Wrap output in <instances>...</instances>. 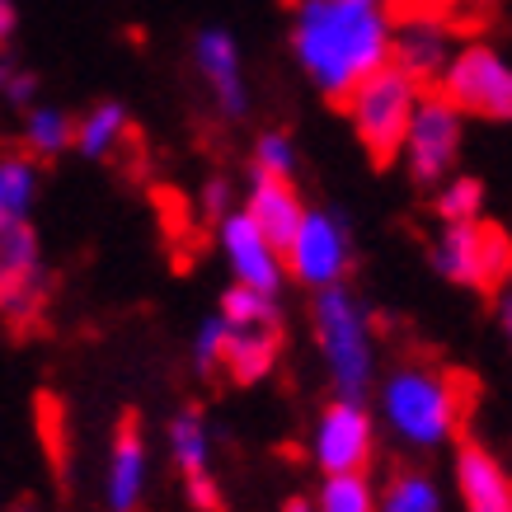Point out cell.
Wrapping results in <instances>:
<instances>
[{
  "label": "cell",
  "instance_id": "obj_1",
  "mask_svg": "<svg viewBox=\"0 0 512 512\" xmlns=\"http://www.w3.org/2000/svg\"><path fill=\"white\" fill-rule=\"evenodd\" d=\"M395 29V0H292L287 47L306 85L343 104L362 80L395 62Z\"/></svg>",
  "mask_w": 512,
  "mask_h": 512
},
{
  "label": "cell",
  "instance_id": "obj_2",
  "mask_svg": "<svg viewBox=\"0 0 512 512\" xmlns=\"http://www.w3.org/2000/svg\"><path fill=\"white\" fill-rule=\"evenodd\" d=\"M470 390L461 386V376L442 372V367H395L381 381V419L404 447L414 451H437L461 433Z\"/></svg>",
  "mask_w": 512,
  "mask_h": 512
},
{
  "label": "cell",
  "instance_id": "obj_3",
  "mask_svg": "<svg viewBox=\"0 0 512 512\" xmlns=\"http://www.w3.org/2000/svg\"><path fill=\"white\" fill-rule=\"evenodd\" d=\"M311 329H315V348L325 357L334 400H362L376 376L372 311L348 292V282L343 287H325L311 301Z\"/></svg>",
  "mask_w": 512,
  "mask_h": 512
},
{
  "label": "cell",
  "instance_id": "obj_4",
  "mask_svg": "<svg viewBox=\"0 0 512 512\" xmlns=\"http://www.w3.org/2000/svg\"><path fill=\"white\" fill-rule=\"evenodd\" d=\"M423 94L428 90H423L419 80L390 62L343 99V113H348V123H353V137L362 141V151H367L376 165H390V160L404 151V137H409V123H414V109H419Z\"/></svg>",
  "mask_w": 512,
  "mask_h": 512
},
{
  "label": "cell",
  "instance_id": "obj_5",
  "mask_svg": "<svg viewBox=\"0 0 512 512\" xmlns=\"http://www.w3.org/2000/svg\"><path fill=\"white\" fill-rule=\"evenodd\" d=\"M437 278L470 292H503L512 278V240L498 226L466 221V226H442L433 240Z\"/></svg>",
  "mask_w": 512,
  "mask_h": 512
},
{
  "label": "cell",
  "instance_id": "obj_6",
  "mask_svg": "<svg viewBox=\"0 0 512 512\" xmlns=\"http://www.w3.org/2000/svg\"><path fill=\"white\" fill-rule=\"evenodd\" d=\"M353 259V226L339 207H306L296 240L287 245V278L311 287V292L343 287V278L353 273Z\"/></svg>",
  "mask_w": 512,
  "mask_h": 512
},
{
  "label": "cell",
  "instance_id": "obj_7",
  "mask_svg": "<svg viewBox=\"0 0 512 512\" xmlns=\"http://www.w3.org/2000/svg\"><path fill=\"white\" fill-rule=\"evenodd\" d=\"M437 90L447 94L466 118L484 123H512V62L489 43L456 47L447 76Z\"/></svg>",
  "mask_w": 512,
  "mask_h": 512
},
{
  "label": "cell",
  "instance_id": "obj_8",
  "mask_svg": "<svg viewBox=\"0 0 512 512\" xmlns=\"http://www.w3.org/2000/svg\"><path fill=\"white\" fill-rule=\"evenodd\" d=\"M461 141H466V113L451 104L442 90H428L414 109L409 137H404V170L419 188L447 184L461 156Z\"/></svg>",
  "mask_w": 512,
  "mask_h": 512
},
{
  "label": "cell",
  "instance_id": "obj_9",
  "mask_svg": "<svg viewBox=\"0 0 512 512\" xmlns=\"http://www.w3.org/2000/svg\"><path fill=\"white\" fill-rule=\"evenodd\" d=\"M376 456V419L362 400H329L311 428V461L320 475H367Z\"/></svg>",
  "mask_w": 512,
  "mask_h": 512
},
{
  "label": "cell",
  "instance_id": "obj_10",
  "mask_svg": "<svg viewBox=\"0 0 512 512\" xmlns=\"http://www.w3.org/2000/svg\"><path fill=\"white\" fill-rule=\"evenodd\" d=\"M217 240H221V259L231 264V278L240 282V287L264 292V296L282 292V282H287V254L249 221L245 207H235L231 217L221 221Z\"/></svg>",
  "mask_w": 512,
  "mask_h": 512
},
{
  "label": "cell",
  "instance_id": "obj_11",
  "mask_svg": "<svg viewBox=\"0 0 512 512\" xmlns=\"http://www.w3.org/2000/svg\"><path fill=\"white\" fill-rule=\"evenodd\" d=\"M165 442H170V461L174 470L184 475V494L198 512H221V494L217 480H212V423L198 404H188L170 419L165 428Z\"/></svg>",
  "mask_w": 512,
  "mask_h": 512
},
{
  "label": "cell",
  "instance_id": "obj_12",
  "mask_svg": "<svg viewBox=\"0 0 512 512\" xmlns=\"http://www.w3.org/2000/svg\"><path fill=\"white\" fill-rule=\"evenodd\" d=\"M193 71H198L202 90L212 99V109L226 123H240L249 113V85H245V66H240V47L226 29H202L193 38Z\"/></svg>",
  "mask_w": 512,
  "mask_h": 512
},
{
  "label": "cell",
  "instance_id": "obj_13",
  "mask_svg": "<svg viewBox=\"0 0 512 512\" xmlns=\"http://www.w3.org/2000/svg\"><path fill=\"white\" fill-rule=\"evenodd\" d=\"M146 480H151V447L141 433L137 414H123L113 428L109 470H104V508L109 512H141L146 503Z\"/></svg>",
  "mask_w": 512,
  "mask_h": 512
},
{
  "label": "cell",
  "instance_id": "obj_14",
  "mask_svg": "<svg viewBox=\"0 0 512 512\" xmlns=\"http://www.w3.org/2000/svg\"><path fill=\"white\" fill-rule=\"evenodd\" d=\"M451 57H456V47H451L447 19H437V15H404L400 19V29H395V66L409 71L423 90H437V85H442Z\"/></svg>",
  "mask_w": 512,
  "mask_h": 512
},
{
  "label": "cell",
  "instance_id": "obj_15",
  "mask_svg": "<svg viewBox=\"0 0 512 512\" xmlns=\"http://www.w3.org/2000/svg\"><path fill=\"white\" fill-rule=\"evenodd\" d=\"M456 489L466 512H512V470L484 442L456 447Z\"/></svg>",
  "mask_w": 512,
  "mask_h": 512
},
{
  "label": "cell",
  "instance_id": "obj_16",
  "mask_svg": "<svg viewBox=\"0 0 512 512\" xmlns=\"http://www.w3.org/2000/svg\"><path fill=\"white\" fill-rule=\"evenodd\" d=\"M278 357H282V325H231L221 372L231 376L235 386H259L278 367Z\"/></svg>",
  "mask_w": 512,
  "mask_h": 512
},
{
  "label": "cell",
  "instance_id": "obj_17",
  "mask_svg": "<svg viewBox=\"0 0 512 512\" xmlns=\"http://www.w3.org/2000/svg\"><path fill=\"white\" fill-rule=\"evenodd\" d=\"M245 212H249V221L287 254V245L296 240V226L306 217V202H301V193H296L292 184H282V179H259V174H254Z\"/></svg>",
  "mask_w": 512,
  "mask_h": 512
},
{
  "label": "cell",
  "instance_id": "obj_18",
  "mask_svg": "<svg viewBox=\"0 0 512 512\" xmlns=\"http://www.w3.org/2000/svg\"><path fill=\"white\" fill-rule=\"evenodd\" d=\"M132 137H137V127H132V113H127L118 99H104V104H94V109L76 123V151H80L85 160H109L113 151H123Z\"/></svg>",
  "mask_w": 512,
  "mask_h": 512
},
{
  "label": "cell",
  "instance_id": "obj_19",
  "mask_svg": "<svg viewBox=\"0 0 512 512\" xmlns=\"http://www.w3.org/2000/svg\"><path fill=\"white\" fill-rule=\"evenodd\" d=\"M38 160L29 151H10L0 156V231L5 226H24L38 202Z\"/></svg>",
  "mask_w": 512,
  "mask_h": 512
},
{
  "label": "cell",
  "instance_id": "obj_20",
  "mask_svg": "<svg viewBox=\"0 0 512 512\" xmlns=\"http://www.w3.org/2000/svg\"><path fill=\"white\" fill-rule=\"evenodd\" d=\"M47 292H52L47 268L43 273H0V320L15 329L38 325V315L47 306Z\"/></svg>",
  "mask_w": 512,
  "mask_h": 512
},
{
  "label": "cell",
  "instance_id": "obj_21",
  "mask_svg": "<svg viewBox=\"0 0 512 512\" xmlns=\"http://www.w3.org/2000/svg\"><path fill=\"white\" fill-rule=\"evenodd\" d=\"M24 151H29L33 160H57L62 151H76V123H71L62 109L33 104V109L24 113Z\"/></svg>",
  "mask_w": 512,
  "mask_h": 512
},
{
  "label": "cell",
  "instance_id": "obj_22",
  "mask_svg": "<svg viewBox=\"0 0 512 512\" xmlns=\"http://www.w3.org/2000/svg\"><path fill=\"white\" fill-rule=\"evenodd\" d=\"M381 512H442V489L428 470H390L381 484Z\"/></svg>",
  "mask_w": 512,
  "mask_h": 512
},
{
  "label": "cell",
  "instance_id": "obj_23",
  "mask_svg": "<svg viewBox=\"0 0 512 512\" xmlns=\"http://www.w3.org/2000/svg\"><path fill=\"white\" fill-rule=\"evenodd\" d=\"M315 512H381V489L372 475H325Z\"/></svg>",
  "mask_w": 512,
  "mask_h": 512
},
{
  "label": "cell",
  "instance_id": "obj_24",
  "mask_svg": "<svg viewBox=\"0 0 512 512\" xmlns=\"http://www.w3.org/2000/svg\"><path fill=\"white\" fill-rule=\"evenodd\" d=\"M437 217L442 226H466V221H480L484 212V184L475 174H451L447 184H437Z\"/></svg>",
  "mask_w": 512,
  "mask_h": 512
},
{
  "label": "cell",
  "instance_id": "obj_25",
  "mask_svg": "<svg viewBox=\"0 0 512 512\" xmlns=\"http://www.w3.org/2000/svg\"><path fill=\"white\" fill-rule=\"evenodd\" d=\"M296 141L278 127H264L259 137H254V174L259 179H282V184H292L296 179Z\"/></svg>",
  "mask_w": 512,
  "mask_h": 512
},
{
  "label": "cell",
  "instance_id": "obj_26",
  "mask_svg": "<svg viewBox=\"0 0 512 512\" xmlns=\"http://www.w3.org/2000/svg\"><path fill=\"white\" fill-rule=\"evenodd\" d=\"M221 315H226L231 325H282L278 296L249 292V287H240V282L226 287V296H221Z\"/></svg>",
  "mask_w": 512,
  "mask_h": 512
},
{
  "label": "cell",
  "instance_id": "obj_27",
  "mask_svg": "<svg viewBox=\"0 0 512 512\" xmlns=\"http://www.w3.org/2000/svg\"><path fill=\"white\" fill-rule=\"evenodd\" d=\"M0 273H43V245L29 221L0 231Z\"/></svg>",
  "mask_w": 512,
  "mask_h": 512
},
{
  "label": "cell",
  "instance_id": "obj_28",
  "mask_svg": "<svg viewBox=\"0 0 512 512\" xmlns=\"http://www.w3.org/2000/svg\"><path fill=\"white\" fill-rule=\"evenodd\" d=\"M226 339H231V320L226 315H207L198 325V334H193V343H188V357H193V372L198 376H212L221 367V357H226Z\"/></svg>",
  "mask_w": 512,
  "mask_h": 512
},
{
  "label": "cell",
  "instance_id": "obj_29",
  "mask_svg": "<svg viewBox=\"0 0 512 512\" xmlns=\"http://www.w3.org/2000/svg\"><path fill=\"white\" fill-rule=\"evenodd\" d=\"M198 212H202V221H226L235 212V193H231V179H221V174H212L207 184H202V193H198Z\"/></svg>",
  "mask_w": 512,
  "mask_h": 512
},
{
  "label": "cell",
  "instance_id": "obj_30",
  "mask_svg": "<svg viewBox=\"0 0 512 512\" xmlns=\"http://www.w3.org/2000/svg\"><path fill=\"white\" fill-rule=\"evenodd\" d=\"M489 0H409V15H437L456 24V19H475Z\"/></svg>",
  "mask_w": 512,
  "mask_h": 512
},
{
  "label": "cell",
  "instance_id": "obj_31",
  "mask_svg": "<svg viewBox=\"0 0 512 512\" xmlns=\"http://www.w3.org/2000/svg\"><path fill=\"white\" fill-rule=\"evenodd\" d=\"M0 99H5L10 109H33V99H38V76H33V71H24V66H19L15 76H10V85L0 90Z\"/></svg>",
  "mask_w": 512,
  "mask_h": 512
},
{
  "label": "cell",
  "instance_id": "obj_32",
  "mask_svg": "<svg viewBox=\"0 0 512 512\" xmlns=\"http://www.w3.org/2000/svg\"><path fill=\"white\" fill-rule=\"evenodd\" d=\"M15 29H19V10H15V0H0V47H10Z\"/></svg>",
  "mask_w": 512,
  "mask_h": 512
},
{
  "label": "cell",
  "instance_id": "obj_33",
  "mask_svg": "<svg viewBox=\"0 0 512 512\" xmlns=\"http://www.w3.org/2000/svg\"><path fill=\"white\" fill-rule=\"evenodd\" d=\"M498 325H503V339H508V348H512V287L498 292Z\"/></svg>",
  "mask_w": 512,
  "mask_h": 512
},
{
  "label": "cell",
  "instance_id": "obj_34",
  "mask_svg": "<svg viewBox=\"0 0 512 512\" xmlns=\"http://www.w3.org/2000/svg\"><path fill=\"white\" fill-rule=\"evenodd\" d=\"M282 512H315V498H287Z\"/></svg>",
  "mask_w": 512,
  "mask_h": 512
},
{
  "label": "cell",
  "instance_id": "obj_35",
  "mask_svg": "<svg viewBox=\"0 0 512 512\" xmlns=\"http://www.w3.org/2000/svg\"><path fill=\"white\" fill-rule=\"evenodd\" d=\"M10 512H38V508H33V503H19V508H10Z\"/></svg>",
  "mask_w": 512,
  "mask_h": 512
}]
</instances>
